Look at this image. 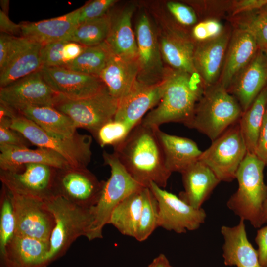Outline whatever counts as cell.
<instances>
[{"instance_id": "cell-1", "label": "cell", "mask_w": 267, "mask_h": 267, "mask_svg": "<svg viewBox=\"0 0 267 267\" xmlns=\"http://www.w3.org/2000/svg\"><path fill=\"white\" fill-rule=\"evenodd\" d=\"M156 128L140 122L113 152L138 183L148 187L153 182L164 188L172 173L166 166Z\"/></svg>"}, {"instance_id": "cell-2", "label": "cell", "mask_w": 267, "mask_h": 267, "mask_svg": "<svg viewBox=\"0 0 267 267\" xmlns=\"http://www.w3.org/2000/svg\"><path fill=\"white\" fill-rule=\"evenodd\" d=\"M164 79L165 88L160 101L141 122L154 128L171 122L182 123L187 127L206 87L198 74L175 70L165 75Z\"/></svg>"}, {"instance_id": "cell-3", "label": "cell", "mask_w": 267, "mask_h": 267, "mask_svg": "<svg viewBox=\"0 0 267 267\" xmlns=\"http://www.w3.org/2000/svg\"><path fill=\"white\" fill-rule=\"evenodd\" d=\"M265 166L255 153L247 152L236 173L238 189L227 202L230 210L255 228L264 224L263 206L267 195V186L264 181Z\"/></svg>"}, {"instance_id": "cell-4", "label": "cell", "mask_w": 267, "mask_h": 267, "mask_svg": "<svg viewBox=\"0 0 267 267\" xmlns=\"http://www.w3.org/2000/svg\"><path fill=\"white\" fill-rule=\"evenodd\" d=\"M243 113L236 98L218 83L206 88L187 127L213 141L238 122Z\"/></svg>"}, {"instance_id": "cell-5", "label": "cell", "mask_w": 267, "mask_h": 267, "mask_svg": "<svg viewBox=\"0 0 267 267\" xmlns=\"http://www.w3.org/2000/svg\"><path fill=\"white\" fill-rule=\"evenodd\" d=\"M102 157L104 164L110 168L111 175L104 181L98 202L90 208L92 222L87 237L89 241L102 238L103 229L115 208L127 196L144 187L130 175L114 152L104 151Z\"/></svg>"}, {"instance_id": "cell-6", "label": "cell", "mask_w": 267, "mask_h": 267, "mask_svg": "<svg viewBox=\"0 0 267 267\" xmlns=\"http://www.w3.org/2000/svg\"><path fill=\"white\" fill-rule=\"evenodd\" d=\"M10 127L21 133L31 144L59 154L72 167L87 168L90 162L91 135L78 133L72 137H64L52 134L18 112Z\"/></svg>"}, {"instance_id": "cell-7", "label": "cell", "mask_w": 267, "mask_h": 267, "mask_svg": "<svg viewBox=\"0 0 267 267\" xmlns=\"http://www.w3.org/2000/svg\"><path fill=\"white\" fill-rule=\"evenodd\" d=\"M55 220L49 240L50 263L63 255L81 236L87 237L92 222L90 208L73 204L60 196L45 202Z\"/></svg>"}, {"instance_id": "cell-8", "label": "cell", "mask_w": 267, "mask_h": 267, "mask_svg": "<svg viewBox=\"0 0 267 267\" xmlns=\"http://www.w3.org/2000/svg\"><path fill=\"white\" fill-rule=\"evenodd\" d=\"M119 101L106 87L91 95L78 99L58 95L54 107L68 116L77 128H83L93 135L104 124L114 119Z\"/></svg>"}, {"instance_id": "cell-9", "label": "cell", "mask_w": 267, "mask_h": 267, "mask_svg": "<svg viewBox=\"0 0 267 267\" xmlns=\"http://www.w3.org/2000/svg\"><path fill=\"white\" fill-rule=\"evenodd\" d=\"M247 152L238 121L213 140L210 146L202 151L199 160L207 165L220 181L230 182L236 178Z\"/></svg>"}, {"instance_id": "cell-10", "label": "cell", "mask_w": 267, "mask_h": 267, "mask_svg": "<svg viewBox=\"0 0 267 267\" xmlns=\"http://www.w3.org/2000/svg\"><path fill=\"white\" fill-rule=\"evenodd\" d=\"M57 169L44 164L29 163L14 170H0V180L13 193L47 202L56 196Z\"/></svg>"}, {"instance_id": "cell-11", "label": "cell", "mask_w": 267, "mask_h": 267, "mask_svg": "<svg viewBox=\"0 0 267 267\" xmlns=\"http://www.w3.org/2000/svg\"><path fill=\"white\" fill-rule=\"evenodd\" d=\"M148 187L158 203L159 227L181 234L196 230L205 222L206 213L203 208H193L153 182Z\"/></svg>"}, {"instance_id": "cell-12", "label": "cell", "mask_w": 267, "mask_h": 267, "mask_svg": "<svg viewBox=\"0 0 267 267\" xmlns=\"http://www.w3.org/2000/svg\"><path fill=\"white\" fill-rule=\"evenodd\" d=\"M104 181H100L87 168L57 169L55 188L60 196L79 206L91 208L100 196Z\"/></svg>"}, {"instance_id": "cell-13", "label": "cell", "mask_w": 267, "mask_h": 267, "mask_svg": "<svg viewBox=\"0 0 267 267\" xmlns=\"http://www.w3.org/2000/svg\"><path fill=\"white\" fill-rule=\"evenodd\" d=\"M10 193L15 218V234L36 238L49 244L55 220L46 203Z\"/></svg>"}, {"instance_id": "cell-14", "label": "cell", "mask_w": 267, "mask_h": 267, "mask_svg": "<svg viewBox=\"0 0 267 267\" xmlns=\"http://www.w3.org/2000/svg\"><path fill=\"white\" fill-rule=\"evenodd\" d=\"M58 96L40 71L0 88V103L14 109L27 106L54 107Z\"/></svg>"}, {"instance_id": "cell-15", "label": "cell", "mask_w": 267, "mask_h": 267, "mask_svg": "<svg viewBox=\"0 0 267 267\" xmlns=\"http://www.w3.org/2000/svg\"><path fill=\"white\" fill-rule=\"evenodd\" d=\"M139 73L137 80L153 85L163 80L165 76L159 43L148 16L141 14L135 29Z\"/></svg>"}, {"instance_id": "cell-16", "label": "cell", "mask_w": 267, "mask_h": 267, "mask_svg": "<svg viewBox=\"0 0 267 267\" xmlns=\"http://www.w3.org/2000/svg\"><path fill=\"white\" fill-rule=\"evenodd\" d=\"M40 71L54 92L68 98L87 97L106 87L98 76L76 72L63 66L43 67Z\"/></svg>"}, {"instance_id": "cell-17", "label": "cell", "mask_w": 267, "mask_h": 267, "mask_svg": "<svg viewBox=\"0 0 267 267\" xmlns=\"http://www.w3.org/2000/svg\"><path fill=\"white\" fill-rule=\"evenodd\" d=\"M165 85V79L153 85L145 84L136 80L128 94L119 101L114 119L124 122L132 130L149 110L158 104Z\"/></svg>"}, {"instance_id": "cell-18", "label": "cell", "mask_w": 267, "mask_h": 267, "mask_svg": "<svg viewBox=\"0 0 267 267\" xmlns=\"http://www.w3.org/2000/svg\"><path fill=\"white\" fill-rule=\"evenodd\" d=\"M49 252L48 243L15 234L0 251V267H47Z\"/></svg>"}, {"instance_id": "cell-19", "label": "cell", "mask_w": 267, "mask_h": 267, "mask_svg": "<svg viewBox=\"0 0 267 267\" xmlns=\"http://www.w3.org/2000/svg\"><path fill=\"white\" fill-rule=\"evenodd\" d=\"M267 85V52L258 49L227 90L236 98L244 112Z\"/></svg>"}, {"instance_id": "cell-20", "label": "cell", "mask_w": 267, "mask_h": 267, "mask_svg": "<svg viewBox=\"0 0 267 267\" xmlns=\"http://www.w3.org/2000/svg\"><path fill=\"white\" fill-rule=\"evenodd\" d=\"M43 44L25 37H17L14 50L0 71V88L5 87L42 68Z\"/></svg>"}, {"instance_id": "cell-21", "label": "cell", "mask_w": 267, "mask_h": 267, "mask_svg": "<svg viewBox=\"0 0 267 267\" xmlns=\"http://www.w3.org/2000/svg\"><path fill=\"white\" fill-rule=\"evenodd\" d=\"M243 219L234 226H222L221 233L224 239L222 256L226 266L237 267H263L257 251L248 240Z\"/></svg>"}, {"instance_id": "cell-22", "label": "cell", "mask_w": 267, "mask_h": 267, "mask_svg": "<svg viewBox=\"0 0 267 267\" xmlns=\"http://www.w3.org/2000/svg\"><path fill=\"white\" fill-rule=\"evenodd\" d=\"M258 49L255 39L249 32L240 29L237 30L229 43L219 83L228 90Z\"/></svg>"}, {"instance_id": "cell-23", "label": "cell", "mask_w": 267, "mask_h": 267, "mask_svg": "<svg viewBox=\"0 0 267 267\" xmlns=\"http://www.w3.org/2000/svg\"><path fill=\"white\" fill-rule=\"evenodd\" d=\"M184 190L178 197L195 209H200L221 182L213 172L199 160L181 173Z\"/></svg>"}, {"instance_id": "cell-24", "label": "cell", "mask_w": 267, "mask_h": 267, "mask_svg": "<svg viewBox=\"0 0 267 267\" xmlns=\"http://www.w3.org/2000/svg\"><path fill=\"white\" fill-rule=\"evenodd\" d=\"M228 35L202 42L195 49L193 62L197 74L206 88L217 83L224 61L228 44Z\"/></svg>"}, {"instance_id": "cell-25", "label": "cell", "mask_w": 267, "mask_h": 267, "mask_svg": "<svg viewBox=\"0 0 267 267\" xmlns=\"http://www.w3.org/2000/svg\"><path fill=\"white\" fill-rule=\"evenodd\" d=\"M167 168L172 173H182L199 160L202 151L188 138L168 134L156 128Z\"/></svg>"}, {"instance_id": "cell-26", "label": "cell", "mask_w": 267, "mask_h": 267, "mask_svg": "<svg viewBox=\"0 0 267 267\" xmlns=\"http://www.w3.org/2000/svg\"><path fill=\"white\" fill-rule=\"evenodd\" d=\"M0 170H14L29 163L44 164L56 169L71 167L61 155L47 148L0 145Z\"/></svg>"}, {"instance_id": "cell-27", "label": "cell", "mask_w": 267, "mask_h": 267, "mask_svg": "<svg viewBox=\"0 0 267 267\" xmlns=\"http://www.w3.org/2000/svg\"><path fill=\"white\" fill-rule=\"evenodd\" d=\"M138 73L137 59L124 58L113 54L99 77L110 94L120 101L131 90Z\"/></svg>"}, {"instance_id": "cell-28", "label": "cell", "mask_w": 267, "mask_h": 267, "mask_svg": "<svg viewBox=\"0 0 267 267\" xmlns=\"http://www.w3.org/2000/svg\"><path fill=\"white\" fill-rule=\"evenodd\" d=\"M79 8L64 15L20 24L21 36L44 44L63 40L79 25Z\"/></svg>"}, {"instance_id": "cell-29", "label": "cell", "mask_w": 267, "mask_h": 267, "mask_svg": "<svg viewBox=\"0 0 267 267\" xmlns=\"http://www.w3.org/2000/svg\"><path fill=\"white\" fill-rule=\"evenodd\" d=\"M134 10V6L129 5L116 17H113L110 14L111 28L105 42L114 55L127 59H137L136 37L132 27Z\"/></svg>"}, {"instance_id": "cell-30", "label": "cell", "mask_w": 267, "mask_h": 267, "mask_svg": "<svg viewBox=\"0 0 267 267\" xmlns=\"http://www.w3.org/2000/svg\"><path fill=\"white\" fill-rule=\"evenodd\" d=\"M15 110L52 134L71 137L78 133L72 121L53 107L27 106Z\"/></svg>"}, {"instance_id": "cell-31", "label": "cell", "mask_w": 267, "mask_h": 267, "mask_svg": "<svg viewBox=\"0 0 267 267\" xmlns=\"http://www.w3.org/2000/svg\"><path fill=\"white\" fill-rule=\"evenodd\" d=\"M159 45L162 56L176 70L192 75L197 74L193 62L195 49L192 43L170 34L161 39Z\"/></svg>"}, {"instance_id": "cell-32", "label": "cell", "mask_w": 267, "mask_h": 267, "mask_svg": "<svg viewBox=\"0 0 267 267\" xmlns=\"http://www.w3.org/2000/svg\"><path fill=\"white\" fill-rule=\"evenodd\" d=\"M144 187L125 198L113 210L108 224L114 226L122 234L135 237L143 203Z\"/></svg>"}, {"instance_id": "cell-33", "label": "cell", "mask_w": 267, "mask_h": 267, "mask_svg": "<svg viewBox=\"0 0 267 267\" xmlns=\"http://www.w3.org/2000/svg\"><path fill=\"white\" fill-rule=\"evenodd\" d=\"M267 104V85L239 120L247 151L255 153Z\"/></svg>"}, {"instance_id": "cell-34", "label": "cell", "mask_w": 267, "mask_h": 267, "mask_svg": "<svg viewBox=\"0 0 267 267\" xmlns=\"http://www.w3.org/2000/svg\"><path fill=\"white\" fill-rule=\"evenodd\" d=\"M111 24V15L107 13L78 25L63 40L76 42L86 47L98 45L105 42Z\"/></svg>"}, {"instance_id": "cell-35", "label": "cell", "mask_w": 267, "mask_h": 267, "mask_svg": "<svg viewBox=\"0 0 267 267\" xmlns=\"http://www.w3.org/2000/svg\"><path fill=\"white\" fill-rule=\"evenodd\" d=\"M112 55L104 42L98 45L86 47L77 58L63 67L76 72L99 77Z\"/></svg>"}, {"instance_id": "cell-36", "label": "cell", "mask_w": 267, "mask_h": 267, "mask_svg": "<svg viewBox=\"0 0 267 267\" xmlns=\"http://www.w3.org/2000/svg\"><path fill=\"white\" fill-rule=\"evenodd\" d=\"M158 201L149 187H144L140 217L135 239L139 242L145 241L159 227Z\"/></svg>"}, {"instance_id": "cell-37", "label": "cell", "mask_w": 267, "mask_h": 267, "mask_svg": "<svg viewBox=\"0 0 267 267\" xmlns=\"http://www.w3.org/2000/svg\"><path fill=\"white\" fill-rule=\"evenodd\" d=\"M15 218L10 192L3 185L0 194V251L15 234Z\"/></svg>"}, {"instance_id": "cell-38", "label": "cell", "mask_w": 267, "mask_h": 267, "mask_svg": "<svg viewBox=\"0 0 267 267\" xmlns=\"http://www.w3.org/2000/svg\"><path fill=\"white\" fill-rule=\"evenodd\" d=\"M250 14L240 22V29L249 32L260 50L267 52V6Z\"/></svg>"}, {"instance_id": "cell-39", "label": "cell", "mask_w": 267, "mask_h": 267, "mask_svg": "<svg viewBox=\"0 0 267 267\" xmlns=\"http://www.w3.org/2000/svg\"><path fill=\"white\" fill-rule=\"evenodd\" d=\"M131 131L127 124L113 119L102 126L94 136L101 147H114L123 142Z\"/></svg>"}, {"instance_id": "cell-40", "label": "cell", "mask_w": 267, "mask_h": 267, "mask_svg": "<svg viewBox=\"0 0 267 267\" xmlns=\"http://www.w3.org/2000/svg\"><path fill=\"white\" fill-rule=\"evenodd\" d=\"M66 41L60 40L43 44L41 50L42 67L63 66V50Z\"/></svg>"}, {"instance_id": "cell-41", "label": "cell", "mask_w": 267, "mask_h": 267, "mask_svg": "<svg viewBox=\"0 0 267 267\" xmlns=\"http://www.w3.org/2000/svg\"><path fill=\"white\" fill-rule=\"evenodd\" d=\"M116 0H95L79 8V24L101 17L116 2Z\"/></svg>"}, {"instance_id": "cell-42", "label": "cell", "mask_w": 267, "mask_h": 267, "mask_svg": "<svg viewBox=\"0 0 267 267\" xmlns=\"http://www.w3.org/2000/svg\"><path fill=\"white\" fill-rule=\"evenodd\" d=\"M221 23L215 19H209L197 23L192 30V35L197 41L204 42L220 36L222 32Z\"/></svg>"}, {"instance_id": "cell-43", "label": "cell", "mask_w": 267, "mask_h": 267, "mask_svg": "<svg viewBox=\"0 0 267 267\" xmlns=\"http://www.w3.org/2000/svg\"><path fill=\"white\" fill-rule=\"evenodd\" d=\"M170 12L179 23L189 26L195 24L197 16L192 8L182 3L170 1L167 3Z\"/></svg>"}, {"instance_id": "cell-44", "label": "cell", "mask_w": 267, "mask_h": 267, "mask_svg": "<svg viewBox=\"0 0 267 267\" xmlns=\"http://www.w3.org/2000/svg\"><path fill=\"white\" fill-rule=\"evenodd\" d=\"M31 143L19 132L0 125V145L28 147Z\"/></svg>"}, {"instance_id": "cell-45", "label": "cell", "mask_w": 267, "mask_h": 267, "mask_svg": "<svg viewBox=\"0 0 267 267\" xmlns=\"http://www.w3.org/2000/svg\"><path fill=\"white\" fill-rule=\"evenodd\" d=\"M17 37L7 34H0V71L6 64L15 48Z\"/></svg>"}, {"instance_id": "cell-46", "label": "cell", "mask_w": 267, "mask_h": 267, "mask_svg": "<svg viewBox=\"0 0 267 267\" xmlns=\"http://www.w3.org/2000/svg\"><path fill=\"white\" fill-rule=\"evenodd\" d=\"M255 154L267 166V104Z\"/></svg>"}, {"instance_id": "cell-47", "label": "cell", "mask_w": 267, "mask_h": 267, "mask_svg": "<svg viewBox=\"0 0 267 267\" xmlns=\"http://www.w3.org/2000/svg\"><path fill=\"white\" fill-rule=\"evenodd\" d=\"M267 6V0H242L236 2L233 6L234 15L251 13Z\"/></svg>"}, {"instance_id": "cell-48", "label": "cell", "mask_w": 267, "mask_h": 267, "mask_svg": "<svg viewBox=\"0 0 267 267\" xmlns=\"http://www.w3.org/2000/svg\"><path fill=\"white\" fill-rule=\"evenodd\" d=\"M255 242L259 262L263 267H267V225L258 230Z\"/></svg>"}, {"instance_id": "cell-49", "label": "cell", "mask_w": 267, "mask_h": 267, "mask_svg": "<svg viewBox=\"0 0 267 267\" xmlns=\"http://www.w3.org/2000/svg\"><path fill=\"white\" fill-rule=\"evenodd\" d=\"M85 47L86 46L79 43L66 41L63 50L65 65L77 58L83 52Z\"/></svg>"}, {"instance_id": "cell-50", "label": "cell", "mask_w": 267, "mask_h": 267, "mask_svg": "<svg viewBox=\"0 0 267 267\" xmlns=\"http://www.w3.org/2000/svg\"><path fill=\"white\" fill-rule=\"evenodd\" d=\"M0 33L15 36L21 34V26L12 21L8 17V14L0 10Z\"/></svg>"}, {"instance_id": "cell-51", "label": "cell", "mask_w": 267, "mask_h": 267, "mask_svg": "<svg viewBox=\"0 0 267 267\" xmlns=\"http://www.w3.org/2000/svg\"><path fill=\"white\" fill-rule=\"evenodd\" d=\"M171 266L166 256L163 254H160L153 259L147 267H170Z\"/></svg>"}, {"instance_id": "cell-52", "label": "cell", "mask_w": 267, "mask_h": 267, "mask_svg": "<svg viewBox=\"0 0 267 267\" xmlns=\"http://www.w3.org/2000/svg\"><path fill=\"white\" fill-rule=\"evenodd\" d=\"M263 223H267V195L263 206Z\"/></svg>"}, {"instance_id": "cell-53", "label": "cell", "mask_w": 267, "mask_h": 267, "mask_svg": "<svg viewBox=\"0 0 267 267\" xmlns=\"http://www.w3.org/2000/svg\"><path fill=\"white\" fill-rule=\"evenodd\" d=\"M9 0H0V5L2 8V9L1 10L6 14H8V8H9Z\"/></svg>"}, {"instance_id": "cell-54", "label": "cell", "mask_w": 267, "mask_h": 267, "mask_svg": "<svg viewBox=\"0 0 267 267\" xmlns=\"http://www.w3.org/2000/svg\"><path fill=\"white\" fill-rule=\"evenodd\" d=\"M170 267H173L172 265L170 266Z\"/></svg>"}]
</instances>
